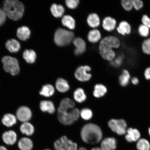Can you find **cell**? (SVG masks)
<instances>
[{
  "mask_svg": "<svg viewBox=\"0 0 150 150\" xmlns=\"http://www.w3.org/2000/svg\"><path fill=\"white\" fill-rule=\"evenodd\" d=\"M81 137L85 143L95 144L102 140L103 132L98 125L93 123H88L82 127L81 131Z\"/></svg>",
  "mask_w": 150,
  "mask_h": 150,
  "instance_id": "cell-1",
  "label": "cell"
},
{
  "mask_svg": "<svg viewBox=\"0 0 150 150\" xmlns=\"http://www.w3.org/2000/svg\"><path fill=\"white\" fill-rule=\"evenodd\" d=\"M3 9L9 18L17 21L23 16L24 7L23 3L20 1L6 0L4 1Z\"/></svg>",
  "mask_w": 150,
  "mask_h": 150,
  "instance_id": "cell-2",
  "label": "cell"
},
{
  "mask_svg": "<svg viewBox=\"0 0 150 150\" xmlns=\"http://www.w3.org/2000/svg\"><path fill=\"white\" fill-rule=\"evenodd\" d=\"M80 111L78 109L73 108L66 111L57 112V117L60 122L64 125H71L78 119Z\"/></svg>",
  "mask_w": 150,
  "mask_h": 150,
  "instance_id": "cell-3",
  "label": "cell"
},
{
  "mask_svg": "<svg viewBox=\"0 0 150 150\" xmlns=\"http://www.w3.org/2000/svg\"><path fill=\"white\" fill-rule=\"evenodd\" d=\"M74 38V34L72 32L60 28L55 31L54 40L58 46H63L70 44Z\"/></svg>",
  "mask_w": 150,
  "mask_h": 150,
  "instance_id": "cell-4",
  "label": "cell"
},
{
  "mask_svg": "<svg viewBox=\"0 0 150 150\" xmlns=\"http://www.w3.org/2000/svg\"><path fill=\"white\" fill-rule=\"evenodd\" d=\"M4 70L13 76L20 72V66L17 59L10 56H5L2 59Z\"/></svg>",
  "mask_w": 150,
  "mask_h": 150,
  "instance_id": "cell-5",
  "label": "cell"
},
{
  "mask_svg": "<svg viewBox=\"0 0 150 150\" xmlns=\"http://www.w3.org/2000/svg\"><path fill=\"white\" fill-rule=\"evenodd\" d=\"M55 150H78V146L75 142L63 136L54 142Z\"/></svg>",
  "mask_w": 150,
  "mask_h": 150,
  "instance_id": "cell-6",
  "label": "cell"
},
{
  "mask_svg": "<svg viewBox=\"0 0 150 150\" xmlns=\"http://www.w3.org/2000/svg\"><path fill=\"white\" fill-rule=\"evenodd\" d=\"M108 125L112 131L119 135L126 134L127 124L124 120L112 119L108 122Z\"/></svg>",
  "mask_w": 150,
  "mask_h": 150,
  "instance_id": "cell-7",
  "label": "cell"
},
{
  "mask_svg": "<svg viewBox=\"0 0 150 150\" xmlns=\"http://www.w3.org/2000/svg\"><path fill=\"white\" fill-rule=\"evenodd\" d=\"M121 44L119 38L114 35H109L105 37L102 39L99 45L114 50H117L120 48Z\"/></svg>",
  "mask_w": 150,
  "mask_h": 150,
  "instance_id": "cell-8",
  "label": "cell"
},
{
  "mask_svg": "<svg viewBox=\"0 0 150 150\" xmlns=\"http://www.w3.org/2000/svg\"><path fill=\"white\" fill-rule=\"evenodd\" d=\"M17 119L22 122L29 121L32 117V112L29 108L25 106L20 107L16 112Z\"/></svg>",
  "mask_w": 150,
  "mask_h": 150,
  "instance_id": "cell-9",
  "label": "cell"
},
{
  "mask_svg": "<svg viewBox=\"0 0 150 150\" xmlns=\"http://www.w3.org/2000/svg\"><path fill=\"white\" fill-rule=\"evenodd\" d=\"M91 70V67L88 66H81L76 69L75 73V76L77 79L81 82L89 81L91 77V74L87 72Z\"/></svg>",
  "mask_w": 150,
  "mask_h": 150,
  "instance_id": "cell-10",
  "label": "cell"
},
{
  "mask_svg": "<svg viewBox=\"0 0 150 150\" xmlns=\"http://www.w3.org/2000/svg\"><path fill=\"white\" fill-rule=\"evenodd\" d=\"M116 29L118 34L123 37L130 35L132 31V27L130 24L125 20L119 22Z\"/></svg>",
  "mask_w": 150,
  "mask_h": 150,
  "instance_id": "cell-11",
  "label": "cell"
},
{
  "mask_svg": "<svg viewBox=\"0 0 150 150\" xmlns=\"http://www.w3.org/2000/svg\"><path fill=\"white\" fill-rule=\"evenodd\" d=\"M99 50L100 55L103 59L105 60L110 62L113 60L117 55L115 50H114L100 45L99 46Z\"/></svg>",
  "mask_w": 150,
  "mask_h": 150,
  "instance_id": "cell-12",
  "label": "cell"
},
{
  "mask_svg": "<svg viewBox=\"0 0 150 150\" xmlns=\"http://www.w3.org/2000/svg\"><path fill=\"white\" fill-rule=\"evenodd\" d=\"M117 22L115 18L110 16L105 18L103 20L102 26L104 29L108 32H111L116 29Z\"/></svg>",
  "mask_w": 150,
  "mask_h": 150,
  "instance_id": "cell-13",
  "label": "cell"
},
{
  "mask_svg": "<svg viewBox=\"0 0 150 150\" xmlns=\"http://www.w3.org/2000/svg\"><path fill=\"white\" fill-rule=\"evenodd\" d=\"M2 138L4 142L8 145H13L16 143L17 135L14 131L10 130L5 131L2 134Z\"/></svg>",
  "mask_w": 150,
  "mask_h": 150,
  "instance_id": "cell-14",
  "label": "cell"
},
{
  "mask_svg": "<svg viewBox=\"0 0 150 150\" xmlns=\"http://www.w3.org/2000/svg\"><path fill=\"white\" fill-rule=\"evenodd\" d=\"M117 148V140L113 137L105 138L101 143L100 148L102 150H115Z\"/></svg>",
  "mask_w": 150,
  "mask_h": 150,
  "instance_id": "cell-15",
  "label": "cell"
},
{
  "mask_svg": "<svg viewBox=\"0 0 150 150\" xmlns=\"http://www.w3.org/2000/svg\"><path fill=\"white\" fill-rule=\"evenodd\" d=\"M73 43L76 47L74 53L76 55H79L83 54L86 50V43L83 39L80 37L76 38L73 41Z\"/></svg>",
  "mask_w": 150,
  "mask_h": 150,
  "instance_id": "cell-16",
  "label": "cell"
},
{
  "mask_svg": "<svg viewBox=\"0 0 150 150\" xmlns=\"http://www.w3.org/2000/svg\"><path fill=\"white\" fill-rule=\"evenodd\" d=\"M127 133L125 139L128 142H137L140 139V134L137 129L129 128L127 129Z\"/></svg>",
  "mask_w": 150,
  "mask_h": 150,
  "instance_id": "cell-17",
  "label": "cell"
},
{
  "mask_svg": "<svg viewBox=\"0 0 150 150\" xmlns=\"http://www.w3.org/2000/svg\"><path fill=\"white\" fill-rule=\"evenodd\" d=\"M75 105L74 101L68 98H64L61 101L59 106L58 108L57 112H60L72 109Z\"/></svg>",
  "mask_w": 150,
  "mask_h": 150,
  "instance_id": "cell-18",
  "label": "cell"
},
{
  "mask_svg": "<svg viewBox=\"0 0 150 150\" xmlns=\"http://www.w3.org/2000/svg\"><path fill=\"white\" fill-rule=\"evenodd\" d=\"M39 107L42 112H48L50 114L54 113L55 111L53 103L50 100H44L41 101L39 104Z\"/></svg>",
  "mask_w": 150,
  "mask_h": 150,
  "instance_id": "cell-19",
  "label": "cell"
},
{
  "mask_svg": "<svg viewBox=\"0 0 150 150\" xmlns=\"http://www.w3.org/2000/svg\"><path fill=\"white\" fill-rule=\"evenodd\" d=\"M17 119L14 114L7 113L5 114L1 119L2 123L7 127H12L17 122Z\"/></svg>",
  "mask_w": 150,
  "mask_h": 150,
  "instance_id": "cell-20",
  "label": "cell"
},
{
  "mask_svg": "<svg viewBox=\"0 0 150 150\" xmlns=\"http://www.w3.org/2000/svg\"><path fill=\"white\" fill-rule=\"evenodd\" d=\"M16 35L20 40L26 41L29 38L31 31L29 28L26 26L19 28L17 30Z\"/></svg>",
  "mask_w": 150,
  "mask_h": 150,
  "instance_id": "cell-21",
  "label": "cell"
},
{
  "mask_svg": "<svg viewBox=\"0 0 150 150\" xmlns=\"http://www.w3.org/2000/svg\"><path fill=\"white\" fill-rule=\"evenodd\" d=\"M18 146L20 150H31L33 147V143L30 139L23 137L19 141Z\"/></svg>",
  "mask_w": 150,
  "mask_h": 150,
  "instance_id": "cell-22",
  "label": "cell"
},
{
  "mask_svg": "<svg viewBox=\"0 0 150 150\" xmlns=\"http://www.w3.org/2000/svg\"><path fill=\"white\" fill-rule=\"evenodd\" d=\"M55 86L56 89L59 92L65 93L70 89L68 82L63 78H58L56 80Z\"/></svg>",
  "mask_w": 150,
  "mask_h": 150,
  "instance_id": "cell-23",
  "label": "cell"
},
{
  "mask_svg": "<svg viewBox=\"0 0 150 150\" xmlns=\"http://www.w3.org/2000/svg\"><path fill=\"white\" fill-rule=\"evenodd\" d=\"M6 47L12 53L17 52L20 50L21 46L18 41L14 39H10L6 43Z\"/></svg>",
  "mask_w": 150,
  "mask_h": 150,
  "instance_id": "cell-24",
  "label": "cell"
},
{
  "mask_svg": "<svg viewBox=\"0 0 150 150\" xmlns=\"http://www.w3.org/2000/svg\"><path fill=\"white\" fill-rule=\"evenodd\" d=\"M20 131L22 134L27 136H30L34 133L35 128L33 125L29 122L22 123L20 127Z\"/></svg>",
  "mask_w": 150,
  "mask_h": 150,
  "instance_id": "cell-25",
  "label": "cell"
},
{
  "mask_svg": "<svg viewBox=\"0 0 150 150\" xmlns=\"http://www.w3.org/2000/svg\"><path fill=\"white\" fill-rule=\"evenodd\" d=\"M125 59V55L124 52L120 50V53L116 55L113 60L110 62V64L112 67L118 68L122 66Z\"/></svg>",
  "mask_w": 150,
  "mask_h": 150,
  "instance_id": "cell-26",
  "label": "cell"
},
{
  "mask_svg": "<svg viewBox=\"0 0 150 150\" xmlns=\"http://www.w3.org/2000/svg\"><path fill=\"white\" fill-rule=\"evenodd\" d=\"M52 14L56 18L61 17L64 14L65 9L62 5L54 4L50 7Z\"/></svg>",
  "mask_w": 150,
  "mask_h": 150,
  "instance_id": "cell-27",
  "label": "cell"
},
{
  "mask_svg": "<svg viewBox=\"0 0 150 150\" xmlns=\"http://www.w3.org/2000/svg\"><path fill=\"white\" fill-rule=\"evenodd\" d=\"M130 74L129 71L127 69H123L122 71L121 74L119 76L120 84L123 87L127 86L130 81Z\"/></svg>",
  "mask_w": 150,
  "mask_h": 150,
  "instance_id": "cell-28",
  "label": "cell"
},
{
  "mask_svg": "<svg viewBox=\"0 0 150 150\" xmlns=\"http://www.w3.org/2000/svg\"><path fill=\"white\" fill-rule=\"evenodd\" d=\"M23 57L27 63L32 64L35 62L36 59L37 55L34 50H24Z\"/></svg>",
  "mask_w": 150,
  "mask_h": 150,
  "instance_id": "cell-29",
  "label": "cell"
},
{
  "mask_svg": "<svg viewBox=\"0 0 150 150\" xmlns=\"http://www.w3.org/2000/svg\"><path fill=\"white\" fill-rule=\"evenodd\" d=\"M54 92L55 89L53 86L50 84H46L42 86L39 93L42 96L48 97L52 96Z\"/></svg>",
  "mask_w": 150,
  "mask_h": 150,
  "instance_id": "cell-30",
  "label": "cell"
},
{
  "mask_svg": "<svg viewBox=\"0 0 150 150\" xmlns=\"http://www.w3.org/2000/svg\"><path fill=\"white\" fill-rule=\"evenodd\" d=\"M87 22L90 27L95 28L100 25V19L98 15L96 13H91L88 16Z\"/></svg>",
  "mask_w": 150,
  "mask_h": 150,
  "instance_id": "cell-31",
  "label": "cell"
},
{
  "mask_svg": "<svg viewBox=\"0 0 150 150\" xmlns=\"http://www.w3.org/2000/svg\"><path fill=\"white\" fill-rule=\"evenodd\" d=\"M62 22L64 26L70 29H74L76 27V21L74 19L69 15L64 16L62 18Z\"/></svg>",
  "mask_w": 150,
  "mask_h": 150,
  "instance_id": "cell-32",
  "label": "cell"
},
{
  "mask_svg": "<svg viewBox=\"0 0 150 150\" xmlns=\"http://www.w3.org/2000/svg\"><path fill=\"white\" fill-rule=\"evenodd\" d=\"M101 34L98 30L94 29L90 31L88 35V39L90 42H98L101 38Z\"/></svg>",
  "mask_w": 150,
  "mask_h": 150,
  "instance_id": "cell-33",
  "label": "cell"
},
{
  "mask_svg": "<svg viewBox=\"0 0 150 150\" xmlns=\"http://www.w3.org/2000/svg\"><path fill=\"white\" fill-rule=\"evenodd\" d=\"M107 91L105 86L99 84L95 85L93 91V95L96 98H100L104 96Z\"/></svg>",
  "mask_w": 150,
  "mask_h": 150,
  "instance_id": "cell-34",
  "label": "cell"
},
{
  "mask_svg": "<svg viewBox=\"0 0 150 150\" xmlns=\"http://www.w3.org/2000/svg\"><path fill=\"white\" fill-rule=\"evenodd\" d=\"M74 100L79 103L83 102L87 99V96L84 90L81 88H78L74 91Z\"/></svg>",
  "mask_w": 150,
  "mask_h": 150,
  "instance_id": "cell-35",
  "label": "cell"
},
{
  "mask_svg": "<svg viewBox=\"0 0 150 150\" xmlns=\"http://www.w3.org/2000/svg\"><path fill=\"white\" fill-rule=\"evenodd\" d=\"M137 32L139 36L142 38H148L150 35V29L146 25L141 23L138 26Z\"/></svg>",
  "mask_w": 150,
  "mask_h": 150,
  "instance_id": "cell-36",
  "label": "cell"
},
{
  "mask_svg": "<svg viewBox=\"0 0 150 150\" xmlns=\"http://www.w3.org/2000/svg\"><path fill=\"white\" fill-rule=\"evenodd\" d=\"M136 148L138 150H150V144L145 139H140L137 142Z\"/></svg>",
  "mask_w": 150,
  "mask_h": 150,
  "instance_id": "cell-37",
  "label": "cell"
},
{
  "mask_svg": "<svg viewBox=\"0 0 150 150\" xmlns=\"http://www.w3.org/2000/svg\"><path fill=\"white\" fill-rule=\"evenodd\" d=\"M142 51L146 55H150V37L144 39L142 43Z\"/></svg>",
  "mask_w": 150,
  "mask_h": 150,
  "instance_id": "cell-38",
  "label": "cell"
},
{
  "mask_svg": "<svg viewBox=\"0 0 150 150\" xmlns=\"http://www.w3.org/2000/svg\"><path fill=\"white\" fill-rule=\"evenodd\" d=\"M120 4L122 8L127 12H130L134 9L132 0H122Z\"/></svg>",
  "mask_w": 150,
  "mask_h": 150,
  "instance_id": "cell-39",
  "label": "cell"
},
{
  "mask_svg": "<svg viewBox=\"0 0 150 150\" xmlns=\"http://www.w3.org/2000/svg\"><path fill=\"white\" fill-rule=\"evenodd\" d=\"M80 115L83 120H89L92 117L93 113L92 111L90 109L84 108L80 112Z\"/></svg>",
  "mask_w": 150,
  "mask_h": 150,
  "instance_id": "cell-40",
  "label": "cell"
},
{
  "mask_svg": "<svg viewBox=\"0 0 150 150\" xmlns=\"http://www.w3.org/2000/svg\"><path fill=\"white\" fill-rule=\"evenodd\" d=\"M133 7L134 10L137 11L141 10L144 8V3L142 0H132Z\"/></svg>",
  "mask_w": 150,
  "mask_h": 150,
  "instance_id": "cell-41",
  "label": "cell"
},
{
  "mask_svg": "<svg viewBox=\"0 0 150 150\" xmlns=\"http://www.w3.org/2000/svg\"><path fill=\"white\" fill-rule=\"evenodd\" d=\"M79 3V0H67L65 1L66 4L68 8L70 9L76 8Z\"/></svg>",
  "mask_w": 150,
  "mask_h": 150,
  "instance_id": "cell-42",
  "label": "cell"
},
{
  "mask_svg": "<svg viewBox=\"0 0 150 150\" xmlns=\"http://www.w3.org/2000/svg\"><path fill=\"white\" fill-rule=\"evenodd\" d=\"M141 23L150 29V17L147 14H144L141 18Z\"/></svg>",
  "mask_w": 150,
  "mask_h": 150,
  "instance_id": "cell-43",
  "label": "cell"
},
{
  "mask_svg": "<svg viewBox=\"0 0 150 150\" xmlns=\"http://www.w3.org/2000/svg\"><path fill=\"white\" fill-rule=\"evenodd\" d=\"M7 16L4 10L0 8V26L4 24L6 21Z\"/></svg>",
  "mask_w": 150,
  "mask_h": 150,
  "instance_id": "cell-44",
  "label": "cell"
},
{
  "mask_svg": "<svg viewBox=\"0 0 150 150\" xmlns=\"http://www.w3.org/2000/svg\"><path fill=\"white\" fill-rule=\"evenodd\" d=\"M144 75L146 80H150V66L146 67L145 69Z\"/></svg>",
  "mask_w": 150,
  "mask_h": 150,
  "instance_id": "cell-45",
  "label": "cell"
},
{
  "mask_svg": "<svg viewBox=\"0 0 150 150\" xmlns=\"http://www.w3.org/2000/svg\"><path fill=\"white\" fill-rule=\"evenodd\" d=\"M131 82H132L133 84H134V85H137L139 82V80L136 77H134L131 79Z\"/></svg>",
  "mask_w": 150,
  "mask_h": 150,
  "instance_id": "cell-46",
  "label": "cell"
},
{
  "mask_svg": "<svg viewBox=\"0 0 150 150\" xmlns=\"http://www.w3.org/2000/svg\"><path fill=\"white\" fill-rule=\"evenodd\" d=\"M0 150H8L5 146H0Z\"/></svg>",
  "mask_w": 150,
  "mask_h": 150,
  "instance_id": "cell-47",
  "label": "cell"
},
{
  "mask_svg": "<svg viewBox=\"0 0 150 150\" xmlns=\"http://www.w3.org/2000/svg\"><path fill=\"white\" fill-rule=\"evenodd\" d=\"M91 150H102L100 148L96 147L93 148Z\"/></svg>",
  "mask_w": 150,
  "mask_h": 150,
  "instance_id": "cell-48",
  "label": "cell"
},
{
  "mask_svg": "<svg viewBox=\"0 0 150 150\" xmlns=\"http://www.w3.org/2000/svg\"><path fill=\"white\" fill-rule=\"evenodd\" d=\"M78 150H87V149H86V148L84 147H81L79 148Z\"/></svg>",
  "mask_w": 150,
  "mask_h": 150,
  "instance_id": "cell-49",
  "label": "cell"
},
{
  "mask_svg": "<svg viewBox=\"0 0 150 150\" xmlns=\"http://www.w3.org/2000/svg\"><path fill=\"white\" fill-rule=\"evenodd\" d=\"M149 135L150 136V127L149 129Z\"/></svg>",
  "mask_w": 150,
  "mask_h": 150,
  "instance_id": "cell-50",
  "label": "cell"
},
{
  "mask_svg": "<svg viewBox=\"0 0 150 150\" xmlns=\"http://www.w3.org/2000/svg\"><path fill=\"white\" fill-rule=\"evenodd\" d=\"M44 150H50V149H45Z\"/></svg>",
  "mask_w": 150,
  "mask_h": 150,
  "instance_id": "cell-51",
  "label": "cell"
}]
</instances>
